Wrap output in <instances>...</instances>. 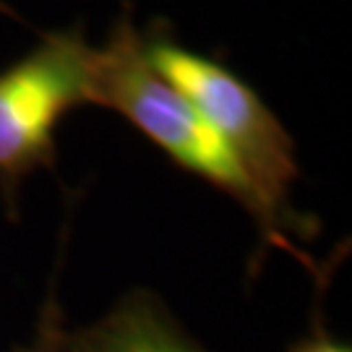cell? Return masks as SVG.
I'll use <instances>...</instances> for the list:
<instances>
[{"label":"cell","instance_id":"cell-1","mask_svg":"<svg viewBox=\"0 0 352 352\" xmlns=\"http://www.w3.org/2000/svg\"><path fill=\"white\" fill-rule=\"evenodd\" d=\"M91 104H102L123 115L177 167L199 175L240 204L251 214L266 245L289 253L311 272L321 274L308 253L282 232L274 214L269 212L261 193L240 167L235 154L225 146V141L214 133V128L193 110V104L177 89L170 87L146 63L141 52V32L133 26L128 8L118 16L107 42L102 47H94Z\"/></svg>","mask_w":352,"mask_h":352},{"label":"cell","instance_id":"cell-2","mask_svg":"<svg viewBox=\"0 0 352 352\" xmlns=\"http://www.w3.org/2000/svg\"><path fill=\"white\" fill-rule=\"evenodd\" d=\"M141 52L235 154L282 232L292 243V235H314V222L289 204V190L300 177L295 141L261 94L222 60L186 47L162 19L141 32Z\"/></svg>","mask_w":352,"mask_h":352},{"label":"cell","instance_id":"cell-3","mask_svg":"<svg viewBox=\"0 0 352 352\" xmlns=\"http://www.w3.org/2000/svg\"><path fill=\"white\" fill-rule=\"evenodd\" d=\"M94 47L81 29L42 34L24 58L0 71V193L16 206L29 175L58 160L55 133L65 115L91 104Z\"/></svg>","mask_w":352,"mask_h":352},{"label":"cell","instance_id":"cell-4","mask_svg":"<svg viewBox=\"0 0 352 352\" xmlns=\"http://www.w3.org/2000/svg\"><path fill=\"white\" fill-rule=\"evenodd\" d=\"M63 352H212L151 289H128L87 327L68 329Z\"/></svg>","mask_w":352,"mask_h":352},{"label":"cell","instance_id":"cell-5","mask_svg":"<svg viewBox=\"0 0 352 352\" xmlns=\"http://www.w3.org/2000/svg\"><path fill=\"white\" fill-rule=\"evenodd\" d=\"M58 274H60V261H58V269H55V277L47 285V295H45V302L39 308L32 337L21 342V344H16L13 352H63L68 324H65L63 305H60V298H58Z\"/></svg>","mask_w":352,"mask_h":352},{"label":"cell","instance_id":"cell-6","mask_svg":"<svg viewBox=\"0 0 352 352\" xmlns=\"http://www.w3.org/2000/svg\"><path fill=\"white\" fill-rule=\"evenodd\" d=\"M289 352H352V350L350 344L337 340L321 321H316L314 329H308V334H302L300 340L289 347Z\"/></svg>","mask_w":352,"mask_h":352},{"label":"cell","instance_id":"cell-7","mask_svg":"<svg viewBox=\"0 0 352 352\" xmlns=\"http://www.w3.org/2000/svg\"><path fill=\"white\" fill-rule=\"evenodd\" d=\"M0 13H6V16H11V19H19V16L13 13V8H8V6H6L3 0H0Z\"/></svg>","mask_w":352,"mask_h":352}]
</instances>
